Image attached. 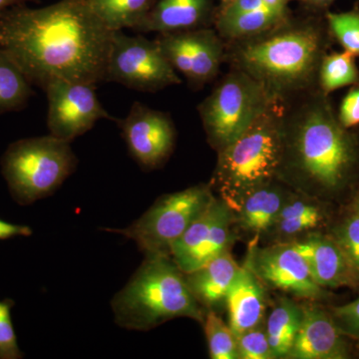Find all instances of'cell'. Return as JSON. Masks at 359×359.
<instances>
[{
	"label": "cell",
	"mask_w": 359,
	"mask_h": 359,
	"mask_svg": "<svg viewBox=\"0 0 359 359\" xmlns=\"http://www.w3.org/2000/svg\"><path fill=\"white\" fill-rule=\"evenodd\" d=\"M88 0L7 9L0 18V48L30 84L46 88L58 80L94 85L105 82L113 37Z\"/></svg>",
	"instance_id": "6da1fadb"
},
{
	"label": "cell",
	"mask_w": 359,
	"mask_h": 359,
	"mask_svg": "<svg viewBox=\"0 0 359 359\" xmlns=\"http://www.w3.org/2000/svg\"><path fill=\"white\" fill-rule=\"evenodd\" d=\"M278 180L327 202L359 185V131L339 122L320 89L283 104V154Z\"/></svg>",
	"instance_id": "7a4b0ae2"
},
{
	"label": "cell",
	"mask_w": 359,
	"mask_h": 359,
	"mask_svg": "<svg viewBox=\"0 0 359 359\" xmlns=\"http://www.w3.org/2000/svg\"><path fill=\"white\" fill-rule=\"evenodd\" d=\"M334 39L325 14L292 13L250 39L224 42V62L259 82L271 100L285 104L318 89V72Z\"/></svg>",
	"instance_id": "3957f363"
},
{
	"label": "cell",
	"mask_w": 359,
	"mask_h": 359,
	"mask_svg": "<svg viewBox=\"0 0 359 359\" xmlns=\"http://www.w3.org/2000/svg\"><path fill=\"white\" fill-rule=\"evenodd\" d=\"M111 309L116 325L135 332H149L178 318L203 323L205 313L191 292L185 273L167 255L145 256L113 297Z\"/></svg>",
	"instance_id": "277c9868"
},
{
	"label": "cell",
	"mask_w": 359,
	"mask_h": 359,
	"mask_svg": "<svg viewBox=\"0 0 359 359\" xmlns=\"http://www.w3.org/2000/svg\"><path fill=\"white\" fill-rule=\"evenodd\" d=\"M283 154V104L273 102L218 153L212 190L231 211L245 195L278 178Z\"/></svg>",
	"instance_id": "5b68a950"
},
{
	"label": "cell",
	"mask_w": 359,
	"mask_h": 359,
	"mask_svg": "<svg viewBox=\"0 0 359 359\" xmlns=\"http://www.w3.org/2000/svg\"><path fill=\"white\" fill-rule=\"evenodd\" d=\"M0 163L11 197L28 205L55 193L76 170L78 159L70 142L49 134L13 142Z\"/></svg>",
	"instance_id": "8992f818"
},
{
	"label": "cell",
	"mask_w": 359,
	"mask_h": 359,
	"mask_svg": "<svg viewBox=\"0 0 359 359\" xmlns=\"http://www.w3.org/2000/svg\"><path fill=\"white\" fill-rule=\"evenodd\" d=\"M273 102L254 78L231 68L198 106L208 143L219 153Z\"/></svg>",
	"instance_id": "52a82bcc"
},
{
	"label": "cell",
	"mask_w": 359,
	"mask_h": 359,
	"mask_svg": "<svg viewBox=\"0 0 359 359\" xmlns=\"http://www.w3.org/2000/svg\"><path fill=\"white\" fill-rule=\"evenodd\" d=\"M216 196L211 184H198L183 191L161 196L154 204L126 228H103L133 241L145 256L167 255L189 226L211 205Z\"/></svg>",
	"instance_id": "ba28073f"
},
{
	"label": "cell",
	"mask_w": 359,
	"mask_h": 359,
	"mask_svg": "<svg viewBox=\"0 0 359 359\" xmlns=\"http://www.w3.org/2000/svg\"><path fill=\"white\" fill-rule=\"evenodd\" d=\"M105 82H115L141 92H157L182 83L155 40L142 35L113 32Z\"/></svg>",
	"instance_id": "9c48e42d"
},
{
	"label": "cell",
	"mask_w": 359,
	"mask_h": 359,
	"mask_svg": "<svg viewBox=\"0 0 359 359\" xmlns=\"http://www.w3.org/2000/svg\"><path fill=\"white\" fill-rule=\"evenodd\" d=\"M247 264L268 290H280L304 301L327 299V290L314 282L304 257L292 243H275L259 247L249 243Z\"/></svg>",
	"instance_id": "30bf717a"
},
{
	"label": "cell",
	"mask_w": 359,
	"mask_h": 359,
	"mask_svg": "<svg viewBox=\"0 0 359 359\" xmlns=\"http://www.w3.org/2000/svg\"><path fill=\"white\" fill-rule=\"evenodd\" d=\"M155 41L168 62L186 77L194 91L216 79L224 62L226 43L214 27L161 33Z\"/></svg>",
	"instance_id": "8fae6325"
},
{
	"label": "cell",
	"mask_w": 359,
	"mask_h": 359,
	"mask_svg": "<svg viewBox=\"0 0 359 359\" xmlns=\"http://www.w3.org/2000/svg\"><path fill=\"white\" fill-rule=\"evenodd\" d=\"M237 238L233 212L216 197L172 245L170 257L184 273H190L231 250Z\"/></svg>",
	"instance_id": "7c38bea8"
},
{
	"label": "cell",
	"mask_w": 359,
	"mask_h": 359,
	"mask_svg": "<svg viewBox=\"0 0 359 359\" xmlns=\"http://www.w3.org/2000/svg\"><path fill=\"white\" fill-rule=\"evenodd\" d=\"M96 86L78 82H52L44 91L48 100L47 127L52 136L67 142L90 131L99 120L116 121L99 101Z\"/></svg>",
	"instance_id": "4fadbf2b"
},
{
	"label": "cell",
	"mask_w": 359,
	"mask_h": 359,
	"mask_svg": "<svg viewBox=\"0 0 359 359\" xmlns=\"http://www.w3.org/2000/svg\"><path fill=\"white\" fill-rule=\"evenodd\" d=\"M129 154L144 171L164 166L176 146V127L169 113L134 102L124 119H116Z\"/></svg>",
	"instance_id": "5bb4252c"
},
{
	"label": "cell",
	"mask_w": 359,
	"mask_h": 359,
	"mask_svg": "<svg viewBox=\"0 0 359 359\" xmlns=\"http://www.w3.org/2000/svg\"><path fill=\"white\" fill-rule=\"evenodd\" d=\"M301 327L289 359H344L348 347L330 311L314 302L302 304Z\"/></svg>",
	"instance_id": "9a60e30c"
},
{
	"label": "cell",
	"mask_w": 359,
	"mask_h": 359,
	"mask_svg": "<svg viewBox=\"0 0 359 359\" xmlns=\"http://www.w3.org/2000/svg\"><path fill=\"white\" fill-rule=\"evenodd\" d=\"M292 243L320 287L327 290L358 285L344 252L330 233L314 231Z\"/></svg>",
	"instance_id": "2e32d148"
},
{
	"label": "cell",
	"mask_w": 359,
	"mask_h": 359,
	"mask_svg": "<svg viewBox=\"0 0 359 359\" xmlns=\"http://www.w3.org/2000/svg\"><path fill=\"white\" fill-rule=\"evenodd\" d=\"M292 189L280 180L245 195L233 211V226L237 236H245L250 242L266 238Z\"/></svg>",
	"instance_id": "e0dca14e"
},
{
	"label": "cell",
	"mask_w": 359,
	"mask_h": 359,
	"mask_svg": "<svg viewBox=\"0 0 359 359\" xmlns=\"http://www.w3.org/2000/svg\"><path fill=\"white\" fill-rule=\"evenodd\" d=\"M217 9L215 0H157L135 30L161 34L214 27Z\"/></svg>",
	"instance_id": "ac0fdd59"
},
{
	"label": "cell",
	"mask_w": 359,
	"mask_h": 359,
	"mask_svg": "<svg viewBox=\"0 0 359 359\" xmlns=\"http://www.w3.org/2000/svg\"><path fill=\"white\" fill-rule=\"evenodd\" d=\"M268 290L247 264L241 266L224 302L235 335L266 323Z\"/></svg>",
	"instance_id": "d6986e66"
},
{
	"label": "cell",
	"mask_w": 359,
	"mask_h": 359,
	"mask_svg": "<svg viewBox=\"0 0 359 359\" xmlns=\"http://www.w3.org/2000/svg\"><path fill=\"white\" fill-rule=\"evenodd\" d=\"M325 202L290 190L273 228L266 238L271 244L292 243L314 231H321L327 223Z\"/></svg>",
	"instance_id": "ffe728a7"
},
{
	"label": "cell",
	"mask_w": 359,
	"mask_h": 359,
	"mask_svg": "<svg viewBox=\"0 0 359 359\" xmlns=\"http://www.w3.org/2000/svg\"><path fill=\"white\" fill-rule=\"evenodd\" d=\"M240 269L231 250H226L200 269L185 273L186 280L200 306L216 311L226 302V294Z\"/></svg>",
	"instance_id": "44dd1931"
},
{
	"label": "cell",
	"mask_w": 359,
	"mask_h": 359,
	"mask_svg": "<svg viewBox=\"0 0 359 359\" xmlns=\"http://www.w3.org/2000/svg\"><path fill=\"white\" fill-rule=\"evenodd\" d=\"M302 316V304L290 297L276 299L266 321V335L276 358H289Z\"/></svg>",
	"instance_id": "7402d4cb"
},
{
	"label": "cell",
	"mask_w": 359,
	"mask_h": 359,
	"mask_svg": "<svg viewBox=\"0 0 359 359\" xmlns=\"http://www.w3.org/2000/svg\"><path fill=\"white\" fill-rule=\"evenodd\" d=\"M290 9L278 11L263 7L237 15H217L214 28L224 42L250 39L261 34L285 20Z\"/></svg>",
	"instance_id": "603a6c76"
},
{
	"label": "cell",
	"mask_w": 359,
	"mask_h": 359,
	"mask_svg": "<svg viewBox=\"0 0 359 359\" xmlns=\"http://www.w3.org/2000/svg\"><path fill=\"white\" fill-rule=\"evenodd\" d=\"M93 13L112 32L131 28L135 30L157 0H88Z\"/></svg>",
	"instance_id": "cb8c5ba5"
},
{
	"label": "cell",
	"mask_w": 359,
	"mask_h": 359,
	"mask_svg": "<svg viewBox=\"0 0 359 359\" xmlns=\"http://www.w3.org/2000/svg\"><path fill=\"white\" fill-rule=\"evenodd\" d=\"M32 86L14 59L0 48V114L25 107L33 95Z\"/></svg>",
	"instance_id": "d4e9b609"
},
{
	"label": "cell",
	"mask_w": 359,
	"mask_h": 359,
	"mask_svg": "<svg viewBox=\"0 0 359 359\" xmlns=\"http://www.w3.org/2000/svg\"><path fill=\"white\" fill-rule=\"evenodd\" d=\"M359 84V70L349 52H332L323 59L318 72V89L330 95L335 90Z\"/></svg>",
	"instance_id": "484cf974"
},
{
	"label": "cell",
	"mask_w": 359,
	"mask_h": 359,
	"mask_svg": "<svg viewBox=\"0 0 359 359\" xmlns=\"http://www.w3.org/2000/svg\"><path fill=\"white\" fill-rule=\"evenodd\" d=\"M204 330L210 358L212 359H238L237 339L230 325L215 311L205 313Z\"/></svg>",
	"instance_id": "4316f807"
},
{
	"label": "cell",
	"mask_w": 359,
	"mask_h": 359,
	"mask_svg": "<svg viewBox=\"0 0 359 359\" xmlns=\"http://www.w3.org/2000/svg\"><path fill=\"white\" fill-rule=\"evenodd\" d=\"M325 18L332 39L341 45L344 51L359 57V7L356 6L346 13L327 11Z\"/></svg>",
	"instance_id": "83f0119b"
},
{
	"label": "cell",
	"mask_w": 359,
	"mask_h": 359,
	"mask_svg": "<svg viewBox=\"0 0 359 359\" xmlns=\"http://www.w3.org/2000/svg\"><path fill=\"white\" fill-rule=\"evenodd\" d=\"M330 235L344 252L359 283V212L351 211L334 224Z\"/></svg>",
	"instance_id": "f1b7e54d"
},
{
	"label": "cell",
	"mask_w": 359,
	"mask_h": 359,
	"mask_svg": "<svg viewBox=\"0 0 359 359\" xmlns=\"http://www.w3.org/2000/svg\"><path fill=\"white\" fill-rule=\"evenodd\" d=\"M238 359H276L269 346L266 323L236 335Z\"/></svg>",
	"instance_id": "f546056e"
},
{
	"label": "cell",
	"mask_w": 359,
	"mask_h": 359,
	"mask_svg": "<svg viewBox=\"0 0 359 359\" xmlns=\"http://www.w3.org/2000/svg\"><path fill=\"white\" fill-rule=\"evenodd\" d=\"M15 302L11 299L0 301V359H21L25 354L18 346L11 309Z\"/></svg>",
	"instance_id": "4dcf8cb0"
},
{
	"label": "cell",
	"mask_w": 359,
	"mask_h": 359,
	"mask_svg": "<svg viewBox=\"0 0 359 359\" xmlns=\"http://www.w3.org/2000/svg\"><path fill=\"white\" fill-rule=\"evenodd\" d=\"M330 313L342 334L359 339V297L355 301L332 308Z\"/></svg>",
	"instance_id": "1f68e13d"
},
{
	"label": "cell",
	"mask_w": 359,
	"mask_h": 359,
	"mask_svg": "<svg viewBox=\"0 0 359 359\" xmlns=\"http://www.w3.org/2000/svg\"><path fill=\"white\" fill-rule=\"evenodd\" d=\"M339 122L346 128H355L359 125V84L353 85L340 104L337 113Z\"/></svg>",
	"instance_id": "d6a6232c"
},
{
	"label": "cell",
	"mask_w": 359,
	"mask_h": 359,
	"mask_svg": "<svg viewBox=\"0 0 359 359\" xmlns=\"http://www.w3.org/2000/svg\"><path fill=\"white\" fill-rule=\"evenodd\" d=\"M266 6L262 0H233L228 6L217 11V15H237Z\"/></svg>",
	"instance_id": "836d02e7"
},
{
	"label": "cell",
	"mask_w": 359,
	"mask_h": 359,
	"mask_svg": "<svg viewBox=\"0 0 359 359\" xmlns=\"http://www.w3.org/2000/svg\"><path fill=\"white\" fill-rule=\"evenodd\" d=\"M32 233L30 226L9 223L0 219V241L15 237H30Z\"/></svg>",
	"instance_id": "e575fe53"
},
{
	"label": "cell",
	"mask_w": 359,
	"mask_h": 359,
	"mask_svg": "<svg viewBox=\"0 0 359 359\" xmlns=\"http://www.w3.org/2000/svg\"><path fill=\"white\" fill-rule=\"evenodd\" d=\"M309 13L325 14L335 0H299Z\"/></svg>",
	"instance_id": "d590c367"
},
{
	"label": "cell",
	"mask_w": 359,
	"mask_h": 359,
	"mask_svg": "<svg viewBox=\"0 0 359 359\" xmlns=\"http://www.w3.org/2000/svg\"><path fill=\"white\" fill-rule=\"evenodd\" d=\"M40 0H0V18L11 7L25 6L27 2H39Z\"/></svg>",
	"instance_id": "8d00e7d4"
},
{
	"label": "cell",
	"mask_w": 359,
	"mask_h": 359,
	"mask_svg": "<svg viewBox=\"0 0 359 359\" xmlns=\"http://www.w3.org/2000/svg\"><path fill=\"white\" fill-rule=\"evenodd\" d=\"M266 6L271 7V8L278 9V11H285L289 9L287 4L292 0H262Z\"/></svg>",
	"instance_id": "74e56055"
},
{
	"label": "cell",
	"mask_w": 359,
	"mask_h": 359,
	"mask_svg": "<svg viewBox=\"0 0 359 359\" xmlns=\"http://www.w3.org/2000/svg\"><path fill=\"white\" fill-rule=\"evenodd\" d=\"M233 0H219V6L217 11H219V9H223L224 7L228 6L231 2H233Z\"/></svg>",
	"instance_id": "f35d334b"
},
{
	"label": "cell",
	"mask_w": 359,
	"mask_h": 359,
	"mask_svg": "<svg viewBox=\"0 0 359 359\" xmlns=\"http://www.w3.org/2000/svg\"><path fill=\"white\" fill-rule=\"evenodd\" d=\"M353 210L359 212V193L353 199Z\"/></svg>",
	"instance_id": "ab89813d"
}]
</instances>
